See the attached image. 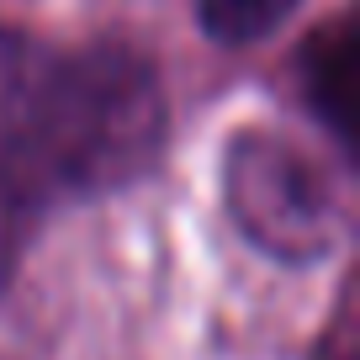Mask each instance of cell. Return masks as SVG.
I'll return each instance as SVG.
<instances>
[{
	"label": "cell",
	"mask_w": 360,
	"mask_h": 360,
	"mask_svg": "<svg viewBox=\"0 0 360 360\" xmlns=\"http://www.w3.org/2000/svg\"><path fill=\"white\" fill-rule=\"evenodd\" d=\"M223 202L238 233L281 265H318L349 228L339 169L270 122H249L228 138Z\"/></svg>",
	"instance_id": "obj_2"
},
{
	"label": "cell",
	"mask_w": 360,
	"mask_h": 360,
	"mask_svg": "<svg viewBox=\"0 0 360 360\" xmlns=\"http://www.w3.org/2000/svg\"><path fill=\"white\" fill-rule=\"evenodd\" d=\"M37 58H43V43H32L27 32L0 27V117H6V106L16 101V90H22V79L32 75Z\"/></svg>",
	"instance_id": "obj_5"
},
{
	"label": "cell",
	"mask_w": 360,
	"mask_h": 360,
	"mask_svg": "<svg viewBox=\"0 0 360 360\" xmlns=\"http://www.w3.org/2000/svg\"><path fill=\"white\" fill-rule=\"evenodd\" d=\"M355 75H360V32L349 16H334L302 48V96L345 154L355 148Z\"/></svg>",
	"instance_id": "obj_3"
},
{
	"label": "cell",
	"mask_w": 360,
	"mask_h": 360,
	"mask_svg": "<svg viewBox=\"0 0 360 360\" xmlns=\"http://www.w3.org/2000/svg\"><path fill=\"white\" fill-rule=\"evenodd\" d=\"M313 360H355V323H349V302L339 307L334 328L318 339V355H313Z\"/></svg>",
	"instance_id": "obj_6"
},
{
	"label": "cell",
	"mask_w": 360,
	"mask_h": 360,
	"mask_svg": "<svg viewBox=\"0 0 360 360\" xmlns=\"http://www.w3.org/2000/svg\"><path fill=\"white\" fill-rule=\"evenodd\" d=\"M302 0H196V22L212 43H259Z\"/></svg>",
	"instance_id": "obj_4"
},
{
	"label": "cell",
	"mask_w": 360,
	"mask_h": 360,
	"mask_svg": "<svg viewBox=\"0 0 360 360\" xmlns=\"http://www.w3.org/2000/svg\"><path fill=\"white\" fill-rule=\"evenodd\" d=\"M169 101L133 43H85L32 64L0 117V286L48 212L112 196L165 154Z\"/></svg>",
	"instance_id": "obj_1"
}]
</instances>
